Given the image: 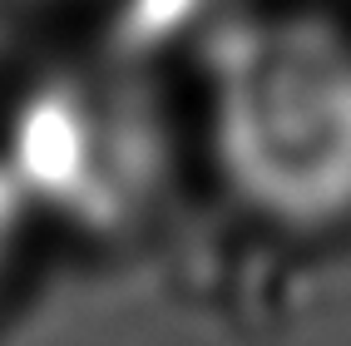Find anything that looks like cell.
Returning <instances> with one entry per match:
<instances>
[{
    "label": "cell",
    "mask_w": 351,
    "mask_h": 346,
    "mask_svg": "<svg viewBox=\"0 0 351 346\" xmlns=\"http://www.w3.org/2000/svg\"><path fill=\"white\" fill-rule=\"evenodd\" d=\"M203 149L257 223L351 227V25L307 5L243 20L208 69Z\"/></svg>",
    "instance_id": "obj_1"
},
{
    "label": "cell",
    "mask_w": 351,
    "mask_h": 346,
    "mask_svg": "<svg viewBox=\"0 0 351 346\" xmlns=\"http://www.w3.org/2000/svg\"><path fill=\"white\" fill-rule=\"evenodd\" d=\"M20 227H25V198H20L15 178H10V169H5V158H0V277H5L10 262H15Z\"/></svg>",
    "instance_id": "obj_2"
}]
</instances>
